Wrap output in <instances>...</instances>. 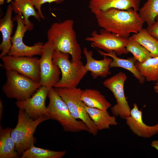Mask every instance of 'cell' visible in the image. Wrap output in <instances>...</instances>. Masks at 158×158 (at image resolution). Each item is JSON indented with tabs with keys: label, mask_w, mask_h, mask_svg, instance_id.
<instances>
[{
	"label": "cell",
	"mask_w": 158,
	"mask_h": 158,
	"mask_svg": "<svg viewBox=\"0 0 158 158\" xmlns=\"http://www.w3.org/2000/svg\"><path fill=\"white\" fill-rule=\"evenodd\" d=\"M138 11L139 16L144 22L147 26L152 25L158 16V0H147Z\"/></svg>",
	"instance_id": "obj_26"
},
{
	"label": "cell",
	"mask_w": 158,
	"mask_h": 158,
	"mask_svg": "<svg viewBox=\"0 0 158 158\" xmlns=\"http://www.w3.org/2000/svg\"><path fill=\"white\" fill-rule=\"evenodd\" d=\"M3 105L2 102L0 99V121L1 119L3 111Z\"/></svg>",
	"instance_id": "obj_31"
},
{
	"label": "cell",
	"mask_w": 158,
	"mask_h": 158,
	"mask_svg": "<svg viewBox=\"0 0 158 158\" xmlns=\"http://www.w3.org/2000/svg\"><path fill=\"white\" fill-rule=\"evenodd\" d=\"M80 98L89 107L107 110L111 106L105 96L95 89H86L83 90Z\"/></svg>",
	"instance_id": "obj_21"
},
{
	"label": "cell",
	"mask_w": 158,
	"mask_h": 158,
	"mask_svg": "<svg viewBox=\"0 0 158 158\" xmlns=\"http://www.w3.org/2000/svg\"><path fill=\"white\" fill-rule=\"evenodd\" d=\"M48 97L49 103L47 107L49 116L51 119L58 121L65 131L89 132V129L84 122L75 119L72 116L66 104L54 88L49 89Z\"/></svg>",
	"instance_id": "obj_3"
},
{
	"label": "cell",
	"mask_w": 158,
	"mask_h": 158,
	"mask_svg": "<svg viewBox=\"0 0 158 158\" xmlns=\"http://www.w3.org/2000/svg\"><path fill=\"white\" fill-rule=\"evenodd\" d=\"M6 80L2 87L8 98L23 100L30 97L42 86L39 82L14 71H6Z\"/></svg>",
	"instance_id": "obj_6"
},
{
	"label": "cell",
	"mask_w": 158,
	"mask_h": 158,
	"mask_svg": "<svg viewBox=\"0 0 158 158\" xmlns=\"http://www.w3.org/2000/svg\"><path fill=\"white\" fill-rule=\"evenodd\" d=\"M51 119L47 116H43L34 120L25 111L19 109L18 115V122L13 129L11 135L15 146V150L19 155L32 145L36 140L34 134L37 126L41 123Z\"/></svg>",
	"instance_id": "obj_4"
},
{
	"label": "cell",
	"mask_w": 158,
	"mask_h": 158,
	"mask_svg": "<svg viewBox=\"0 0 158 158\" xmlns=\"http://www.w3.org/2000/svg\"><path fill=\"white\" fill-rule=\"evenodd\" d=\"M93 14L100 27L123 37L128 38L131 33H137L143 28L144 22L137 11L132 8H111Z\"/></svg>",
	"instance_id": "obj_1"
},
{
	"label": "cell",
	"mask_w": 158,
	"mask_h": 158,
	"mask_svg": "<svg viewBox=\"0 0 158 158\" xmlns=\"http://www.w3.org/2000/svg\"><path fill=\"white\" fill-rule=\"evenodd\" d=\"M54 51L53 44L48 40L44 44L41 57L39 59L40 82L41 86L49 88L53 87L60 80L61 71L53 61Z\"/></svg>",
	"instance_id": "obj_12"
},
{
	"label": "cell",
	"mask_w": 158,
	"mask_h": 158,
	"mask_svg": "<svg viewBox=\"0 0 158 158\" xmlns=\"http://www.w3.org/2000/svg\"><path fill=\"white\" fill-rule=\"evenodd\" d=\"M69 55L57 50L54 52L53 61L61 73V77L54 85V88L77 87L87 72L81 60L72 62L69 59Z\"/></svg>",
	"instance_id": "obj_5"
},
{
	"label": "cell",
	"mask_w": 158,
	"mask_h": 158,
	"mask_svg": "<svg viewBox=\"0 0 158 158\" xmlns=\"http://www.w3.org/2000/svg\"><path fill=\"white\" fill-rule=\"evenodd\" d=\"M127 79L126 74L120 72L103 82L104 86L108 89L113 94L116 100V103L111 107L113 115L119 116L125 120L130 116L131 109L125 97L124 85Z\"/></svg>",
	"instance_id": "obj_8"
},
{
	"label": "cell",
	"mask_w": 158,
	"mask_h": 158,
	"mask_svg": "<svg viewBox=\"0 0 158 158\" xmlns=\"http://www.w3.org/2000/svg\"><path fill=\"white\" fill-rule=\"evenodd\" d=\"M13 11L11 4L9 5L4 16L0 19V31L2 37V42L0 44L1 59L7 55L11 46V35L14 26L13 20L12 19Z\"/></svg>",
	"instance_id": "obj_17"
},
{
	"label": "cell",
	"mask_w": 158,
	"mask_h": 158,
	"mask_svg": "<svg viewBox=\"0 0 158 158\" xmlns=\"http://www.w3.org/2000/svg\"><path fill=\"white\" fill-rule=\"evenodd\" d=\"M5 0H0V4L1 5L3 4H4V1ZM14 0V1H18V0Z\"/></svg>",
	"instance_id": "obj_33"
},
{
	"label": "cell",
	"mask_w": 158,
	"mask_h": 158,
	"mask_svg": "<svg viewBox=\"0 0 158 158\" xmlns=\"http://www.w3.org/2000/svg\"><path fill=\"white\" fill-rule=\"evenodd\" d=\"M6 71H15L32 80L39 82V59L33 56H15L6 55L1 58Z\"/></svg>",
	"instance_id": "obj_11"
},
{
	"label": "cell",
	"mask_w": 158,
	"mask_h": 158,
	"mask_svg": "<svg viewBox=\"0 0 158 158\" xmlns=\"http://www.w3.org/2000/svg\"><path fill=\"white\" fill-rule=\"evenodd\" d=\"M12 129L8 127L3 128L0 124V158L19 157L11 135Z\"/></svg>",
	"instance_id": "obj_22"
},
{
	"label": "cell",
	"mask_w": 158,
	"mask_h": 158,
	"mask_svg": "<svg viewBox=\"0 0 158 158\" xmlns=\"http://www.w3.org/2000/svg\"><path fill=\"white\" fill-rule=\"evenodd\" d=\"M96 49L101 55L109 56L113 59L110 65V68L120 67L125 69L130 72L138 80L140 84L144 83L145 78L136 67L135 64L137 61L133 56L129 57L127 59H123L118 57L114 51L105 53Z\"/></svg>",
	"instance_id": "obj_18"
},
{
	"label": "cell",
	"mask_w": 158,
	"mask_h": 158,
	"mask_svg": "<svg viewBox=\"0 0 158 158\" xmlns=\"http://www.w3.org/2000/svg\"><path fill=\"white\" fill-rule=\"evenodd\" d=\"M83 52L87 61L84 66L87 72H91V75L93 79H95L99 76L104 78L111 74L109 68L110 63L113 60L111 58L103 55V59H95L93 57L92 52L88 51L86 47L84 48Z\"/></svg>",
	"instance_id": "obj_15"
},
{
	"label": "cell",
	"mask_w": 158,
	"mask_h": 158,
	"mask_svg": "<svg viewBox=\"0 0 158 158\" xmlns=\"http://www.w3.org/2000/svg\"><path fill=\"white\" fill-rule=\"evenodd\" d=\"M146 29L152 36L158 40V16L156 18L155 22L151 25L147 26Z\"/></svg>",
	"instance_id": "obj_29"
},
{
	"label": "cell",
	"mask_w": 158,
	"mask_h": 158,
	"mask_svg": "<svg viewBox=\"0 0 158 158\" xmlns=\"http://www.w3.org/2000/svg\"><path fill=\"white\" fill-rule=\"evenodd\" d=\"M13 20L16 21L17 27L14 35L11 37V46L7 55L15 56L40 55L44 44L42 42H39L33 46H28L23 42V37L28 29L24 24L22 14H17Z\"/></svg>",
	"instance_id": "obj_10"
},
{
	"label": "cell",
	"mask_w": 158,
	"mask_h": 158,
	"mask_svg": "<svg viewBox=\"0 0 158 158\" xmlns=\"http://www.w3.org/2000/svg\"><path fill=\"white\" fill-rule=\"evenodd\" d=\"M65 0H32V2L37 10V12L41 18L44 19V17L41 10L42 5L47 3H51L54 2L57 4H60L63 2Z\"/></svg>",
	"instance_id": "obj_28"
},
{
	"label": "cell",
	"mask_w": 158,
	"mask_h": 158,
	"mask_svg": "<svg viewBox=\"0 0 158 158\" xmlns=\"http://www.w3.org/2000/svg\"><path fill=\"white\" fill-rule=\"evenodd\" d=\"M151 146L156 149L158 151V140H153L151 143Z\"/></svg>",
	"instance_id": "obj_30"
},
{
	"label": "cell",
	"mask_w": 158,
	"mask_h": 158,
	"mask_svg": "<svg viewBox=\"0 0 158 158\" xmlns=\"http://www.w3.org/2000/svg\"><path fill=\"white\" fill-rule=\"evenodd\" d=\"M54 89L66 104L73 118L84 122L89 129L88 132L96 136L98 130L85 110V103L80 98L83 90L77 87Z\"/></svg>",
	"instance_id": "obj_7"
},
{
	"label": "cell",
	"mask_w": 158,
	"mask_h": 158,
	"mask_svg": "<svg viewBox=\"0 0 158 158\" xmlns=\"http://www.w3.org/2000/svg\"><path fill=\"white\" fill-rule=\"evenodd\" d=\"M85 40L90 42L93 47L103 49L107 53L114 51L117 56L129 53L126 48L128 38L121 37L102 28L99 33L93 30Z\"/></svg>",
	"instance_id": "obj_9"
},
{
	"label": "cell",
	"mask_w": 158,
	"mask_h": 158,
	"mask_svg": "<svg viewBox=\"0 0 158 158\" xmlns=\"http://www.w3.org/2000/svg\"><path fill=\"white\" fill-rule=\"evenodd\" d=\"M74 23L71 19L55 22L47 32L48 41L53 44L54 50L70 54L72 62L82 58V50L77 40Z\"/></svg>",
	"instance_id": "obj_2"
},
{
	"label": "cell",
	"mask_w": 158,
	"mask_h": 158,
	"mask_svg": "<svg viewBox=\"0 0 158 158\" xmlns=\"http://www.w3.org/2000/svg\"><path fill=\"white\" fill-rule=\"evenodd\" d=\"M126 125L130 130L138 137L144 138H150L158 134V123L150 126L144 123L142 119V112L139 109L137 104H133L130 116L125 119Z\"/></svg>",
	"instance_id": "obj_14"
},
{
	"label": "cell",
	"mask_w": 158,
	"mask_h": 158,
	"mask_svg": "<svg viewBox=\"0 0 158 158\" xmlns=\"http://www.w3.org/2000/svg\"><path fill=\"white\" fill-rule=\"evenodd\" d=\"M131 37L144 46L151 53L152 57L158 56V40L152 36L146 28H143Z\"/></svg>",
	"instance_id": "obj_24"
},
{
	"label": "cell",
	"mask_w": 158,
	"mask_h": 158,
	"mask_svg": "<svg viewBox=\"0 0 158 158\" xmlns=\"http://www.w3.org/2000/svg\"><path fill=\"white\" fill-rule=\"evenodd\" d=\"M135 65L146 81H158V56L152 57L143 63L137 61Z\"/></svg>",
	"instance_id": "obj_23"
},
{
	"label": "cell",
	"mask_w": 158,
	"mask_h": 158,
	"mask_svg": "<svg viewBox=\"0 0 158 158\" xmlns=\"http://www.w3.org/2000/svg\"><path fill=\"white\" fill-rule=\"evenodd\" d=\"M153 89H154V92L157 93H158V82L157 81L154 84V85L153 87Z\"/></svg>",
	"instance_id": "obj_32"
},
{
	"label": "cell",
	"mask_w": 158,
	"mask_h": 158,
	"mask_svg": "<svg viewBox=\"0 0 158 158\" xmlns=\"http://www.w3.org/2000/svg\"><path fill=\"white\" fill-rule=\"evenodd\" d=\"M126 48L128 52L131 53L139 62L143 63L152 57L150 52L146 49L131 36L128 37Z\"/></svg>",
	"instance_id": "obj_27"
},
{
	"label": "cell",
	"mask_w": 158,
	"mask_h": 158,
	"mask_svg": "<svg viewBox=\"0 0 158 158\" xmlns=\"http://www.w3.org/2000/svg\"><path fill=\"white\" fill-rule=\"evenodd\" d=\"M84 107L98 130L109 129L110 126L118 124L116 117L110 115L107 110L89 107L85 104Z\"/></svg>",
	"instance_id": "obj_20"
},
{
	"label": "cell",
	"mask_w": 158,
	"mask_h": 158,
	"mask_svg": "<svg viewBox=\"0 0 158 158\" xmlns=\"http://www.w3.org/2000/svg\"><path fill=\"white\" fill-rule=\"evenodd\" d=\"M140 1L141 0H90L89 8L92 13L111 8L123 10L132 8L137 11L140 8Z\"/></svg>",
	"instance_id": "obj_16"
},
{
	"label": "cell",
	"mask_w": 158,
	"mask_h": 158,
	"mask_svg": "<svg viewBox=\"0 0 158 158\" xmlns=\"http://www.w3.org/2000/svg\"><path fill=\"white\" fill-rule=\"evenodd\" d=\"M11 4L14 12L23 16L24 24L28 30H32L34 27L33 24L29 19L30 17L33 16L38 21L40 20L41 18L36 11L32 0H18L14 1Z\"/></svg>",
	"instance_id": "obj_19"
},
{
	"label": "cell",
	"mask_w": 158,
	"mask_h": 158,
	"mask_svg": "<svg viewBox=\"0 0 158 158\" xmlns=\"http://www.w3.org/2000/svg\"><path fill=\"white\" fill-rule=\"evenodd\" d=\"M49 89L42 86L32 97L24 100H17L15 104L33 119L43 116L50 117L45 105Z\"/></svg>",
	"instance_id": "obj_13"
},
{
	"label": "cell",
	"mask_w": 158,
	"mask_h": 158,
	"mask_svg": "<svg viewBox=\"0 0 158 158\" xmlns=\"http://www.w3.org/2000/svg\"><path fill=\"white\" fill-rule=\"evenodd\" d=\"M66 151H57L44 149L32 145L25 151L20 158H61L66 154Z\"/></svg>",
	"instance_id": "obj_25"
}]
</instances>
